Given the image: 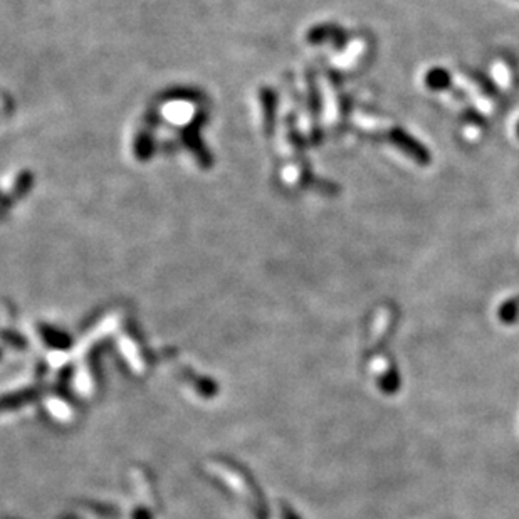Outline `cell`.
<instances>
[{
	"label": "cell",
	"instance_id": "cell-1",
	"mask_svg": "<svg viewBox=\"0 0 519 519\" xmlns=\"http://www.w3.org/2000/svg\"><path fill=\"white\" fill-rule=\"evenodd\" d=\"M388 136L390 141H392L397 148H400L405 155H409L412 160L417 162L419 165H428V163H431V152H428L419 140L410 136L405 130L393 128Z\"/></svg>",
	"mask_w": 519,
	"mask_h": 519
},
{
	"label": "cell",
	"instance_id": "cell-2",
	"mask_svg": "<svg viewBox=\"0 0 519 519\" xmlns=\"http://www.w3.org/2000/svg\"><path fill=\"white\" fill-rule=\"evenodd\" d=\"M311 42H326L331 41L336 47H341L346 42V34L343 29L334 27V25H328V27H316L310 32Z\"/></svg>",
	"mask_w": 519,
	"mask_h": 519
},
{
	"label": "cell",
	"instance_id": "cell-3",
	"mask_svg": "<svg viewBox=\"0 0 519 519\" xmlns=\"http://www.w3.org/2000/svg\"><path fill=\"white\" fill-rule=\"evenodd\" d=\"M452 78H450V72L444 67H434L426 74V86L432 91H444L447 89Z\"/></svg>",
	"mask_w": 519,
	"mask_h": 519
},
{
	"label": "cell",
	"instance_id": "cell-4",
	"mask_svg": "<svg viewBox=\"0 0 519 519\" xmlns=\"http://www.w3.org/2000/svg\"><path fill=\"white\" fill-rule=\"evenodd\" d=\"M499 318L504 324L516 323V320L519 318V298L509 299V301H506L503 306H501Z\"/></svg>",
	"mask_w": 519,
	"mask_h": 519
},
{
	"label": "cell",
	"instance_id": "cell-5",
	"mask_svg": "<svg viewBox=\"0 0 519 519\" xmlns=\"http://www.w3.org/2000/svg\"><path fill=\"white\" fill-rule=\"evenodd\" d=\"M516 133H518V136H519V123H518V126H516Z\"/></svg>",
	"mask_w": 519,
	"mask_h": 519
}]
</instances>
